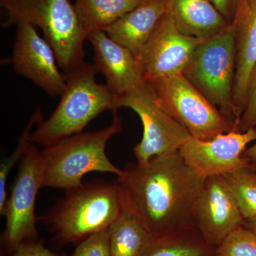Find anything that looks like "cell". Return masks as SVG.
Returning <instances> with one entry per match:
<instances>
[{
  "label": "cell",
  "instance_id": "1",
  "mask_svg": "<svg viewBox=\"0 0 256 256\" xmlns=\"http://www.w3.org/2000/svg\"><path fill=\"white\" fill-rule=\"evenodd\" d=\"M205 180L176 150L144 164L130 163L116 183L122 208L156 236L193 224L192 210Z\"/></svg>",
  "mask_w": 256,
  "mask_h": 256
},
{
  "label": "cell",
  "instance_id": "2",
  "mask_svg": "<svg viewBox=\"0 0 256 256\" xmlns=\"http://www.w3.org/2000/svg\"><path fill=\"white\" fill-rule=\"evenodd\" d=\"M97 70L92 64L84 62L65 74L66 86L56 108L48 119L37 124L30 140L46 148L64 138L82 132L97 116L118 110V96L107 86L96 80Z\"/></svg>",
  "mask_w": 256,
  "mask_h": 256
},
{
  "label": "cell",
  "instance_id": "3",
  "mask_svg": "<svg viewBox=\"0 0 256 256\" xmlns=\"http://www.w3.org/2000/svg\"><path fill=\"white\" fill-rule=\"evenodd\" d=\"M114 114L112 124L97 131L80 132L44 148L42 188L72 190L82 185V178L92 172L120 176L122 170L111 162L106 144L122 130V122Z\"/></svg>",
  "mask_w": 256,
  "mask_h": 256
},
{
  "label": "cell",
  "instance_id": "4",
  "mask_svg": "<svg viewBox=\"0 0 256 256\" xmlns=\"http://www.w3.org/2000/svg\"><path fill=\"white\" fill-rule=\"evenodd\" d=\"M122 210L117 183L94 181L66 191L42 220L60 242H79L108 228Z\"/></svg>",
  "mask_w": 256,
  "mask_h": 256
},
{
  "label": "cell",
  "instance_id": "5",
  "mask_svg": "<svg viewBox=\"0 0 256 256\" xmlns=\"http://www.w3.org/2000/svg\"><path fill=\"white\" fill-rule=\"evenodd\" d=\"M0 6L8 14L3 28L24 22L42 30L64 74L85 62L87 36L69 0H0Z\"/></svg>",
  "mask_w": 256,
  "mask_h": 256
},
{
  "label": "cell",
  "instance_id": "6",
  "mask_svg": "<svg viewBox=\"0 0 256 256\" xmlns=\"http://www.w3.org/2000/svg\"><path fill=\"white\" fill-rule=\"evenodd\" d=\"M236 69L235 28L230 24L197 46L183 75L235 126L240 116L234 104Z\"/></svg>",
  "mask_w": 256,
  "mask_h": 256
},
{
  "label": "cell",
  "instance_id": "7",
  "mask_svg": "<svg viewBox=\"0 0 256 256\" xmlns=\"http://www.w3.org/2000/svg\"><path fill=\"white\" fill-rule=\"evenodd\" d=\"M118 107L132 109L142 122V138L133 149L138 163L178 150L192 138L160 104L150 82H142L118 97Z\"/></svg>",
  "mask_w": 256,
  "mask_h": 256
},
{
  "label": "cell",
  "instance_id": "8",
  "mask_svg": "<svg viewBox=\"0 0 256 256\" xmlns=\"http://www.w3.org/2000/svg\"><path fill=\"white\" fill-rule=\"evenodd\" d=\"M42 182V152L31 142L20 161L2 214L6 226L0 242L2 256L12 252L22 242L38 238L35 204Z\"/></svg>",
  "mask_w": 256,
  "mask_h": 256
},
{
  "label": "cell",
  "instance_id": "9",
  "mask_svg": "<svg viewBox=\"0 0 256 256\" xmlns=\"http://www.w3.org/2000/svg\"><path fill=\"white\" fill-rule=\"evenodd\" d=\"M150 82L163 108L192 138L208 140L235 130L233 122L183 74Z\"/></svg>",
  "mask_w": 256,
  "mask_h": 256
},
{
  "label": "cell",
  "instance_id": "10",
  "mask_svg": "<svg viewBox=\"0 0 256 256\" xmlns=\"http://www.w3.org/2000/svg\"><path fill=\"white\" fill-rule=\"evenodd\" d=\"M202 42L178 32L165 13L137 57L144 82L183 74Z\"/></svg>",
  "mask_w": 256,
  "mask_h": 256
},
{
  "label": "cell",
  "instance_id": "11",
  "mask_svg": "<svg viewBox=\"0 0 256 256\" xmlns=\"http://www.w3.org/2000/svg\"><path fill=\"white\" fill-rule=\"evenodd\" d=\"M192 220L205 242L215 248L244 225L238 202L224 175L206 178L194 205Z\"/></svg>",
  "mask_w": 256,
  "mask_h": 256
},
{
  "label": "cell",
  "instance_id": "12",
  "mask_svg": "<svg viewBox=\"0 0 256 256\" xmlns=\"http://www.w3.org/2000/svg\"><path fill=\"white\" fill-rule=\"evenodd\" d=\"M255 141L256 129L252 128L222 133L208 140L192 137L178 150L190 168L207 178L248 168L250 163L242 154Z\"/></svg>",
  "mask_w": 256,
  "mask_h": 256
},
{
  "label": "cell",
  "instance_id": "13",
  "mask_svg": "<svg viewBox=\"0 0 256 256\" xmlns=\"http://www.w3.org/2000/svg\"><path fill=\"white\" fill-rule=\"evenodd\" d=\"M10 63L15 73L33 82L50 96H60L66 86L53 48L36 28L28 23L16 25Z\"/></svg>",
  "mask_w": 256,
  "mask_h": 256
},
{
  "label": "cell",
  "instance_id": "14",
  "mask_svg": "<svg viewBox=\"0 0 256 256\" xmlns=\"http://www.w3.org/2000/svg\"><path fill=\"white\" fill-rule=\"evenodd\" d=\"M94 50V65L106 78L109 90L120 97L144 82L137 57L108 36L105 31L89 34Z\"/></svg>",
  "mask_w": 256,
  "mask_h": 256
},
{
  "label": "cell",
  "instance_id": "15",
  "mask_svg": "<svg viewBox=\"0 0 256 256\" xmlns=\"http://www.w3.org/2000/svg\"><path fill=\"white\" fill-rule=\"evenodd\" d=\"M232 24L236 46L233 100L240 118L250 76L256 66V0H239Z\"/></svg>",
  "mask_w": 256,
  "mask_h": 256
},
{
  "label": "cell",
  "instance_id": "16",
  "mask_svg": "<svg viewBox=\"0 0 256 256\" xmlns=\"http://www.w3.org/2000/svg\"><path fill=\"white\" fill-rule=\"evenodd\" d=\"M165 13L164 0H146L105 32L114 41L138 57Z\"/></svg>",
  "mask_w": 256,
  "mask_h": 256
},
{
  "label": "cell",
  "instance_id": "17",
  "mask_svg": "<svg viewBox=\"0 0 256 256\" xmlns=\"http://www.w3.org/2000/svg\"><path fill=\"white\" fill-rule=\"evenodd\" d=\"M166 13L183 34L200 41L218 34L230 24L210 0H164Z\"/></svg>",
  "mask_w": 256,
  "mask_h": 256
},
{
  "label": "cell",
  "instance_id": "18",
  "mask_svg": "<svg viewBox=\"0 0 256 256\" xmlns=\"http://www.w3.org/2000/svg\"><path fill=\"white\" fill-rule=\"evenodd\" d=\"M143 256H216L194 224L154 236Z\"/></svg>",
  "mask_w": 256,
  "mask_h": 256
},
{
  "label": "cell",
  "instance_id": "19",
  "mask_svg": "<svg viewBox=\"0 0 256 256\" xmlns=\"http://www.w3.org/2000/svg\"><path fill=\"white\" fill-rule=\"evenodd\" d=\"M109 235L110 256H143L154 236L124 208L109 227Z\"/></svg>",
  "mask_w": 256,
  "mask_h": 256
},
{
  "label": "cell",
  "instance_id": "20",
  "mask_svg": "<svg viewBox=\"0 0 256 256\" xmlns=\"http://www.w3.org/2000/svg\"><path fill=\"white\" fill-rule=\"evenodd\" d=\"M146 0H76L79 21L88 36L95 31H105L128 12Z\"/></svg>",
  "mask_w": 256,
  "mask_h": 256
},
{
  "label": "cell",
  "instance_id": "21",
  "mask_svg": "<svg viewBox=\"0 0 256 256\" xmlns=\"http://www.w3.org/2000/svg\"><path fill=\"white\" fill-rule=\"evenodd\" d=\"M224 176L238 202L244 220L256 218V172L248 166Z\"/></svg>",
  "mask_w": 256,
  "mask_h": 256
},
{
  "label": "cell",
  "instance_id": "22",
  "mask_svg": "<svg viewBox=\"0 0 256 256\" xmlns=\"http://www.w3.org/2000/svg\"><path fill=\"white\" fill-rule=\"evenodd\" d=\"M42 120H43V117H42L41 111L36 110V112L32 116L28 126L18 138V144L16 149L11 156L2 161L0 166V214L2 216L4 213L5 205L8 200L6 182H8V176L14 165L18 161H21L22 158L28 150V146L31 143L30 134L32 132V128L35 124H40Z\"/></svg>",
  "mask_w": 256,
  "mask_h": 256
},
{
  "label": "cell",
  "instance_id": "23",
  "mask_svg": "<svg viewBox=\"0 0 256 256\" xmlns=\"http://www.w3.org/2000/svg\"><path fill=\"white\" fill-rule=\"evenodd\" d=\"M216 256H256V235L242 225L216 247Z\"/></svg>",
  "mask_w": 256,
  "mask_h": 256
},
{
  "label": "cell",
  "instance_id": "24",
  "mask_svg": "<svg viewBox=\"0 0 256 256\" xmlns=\"http://www.w3.org/2000/svg\"><path fill=\"white\" fill-rule=\"evenodd\" d=\"M69 256H110L109 228L87 237Z\"/></svg>",
  "mask_w": 256,
  "mask_h": 256
},
{
  "label": "cell",
  "instance_id": "25",
  "mask_svg": "<svg viewBox=\"0 0 256 256\" xmlns=\"http://www.w3.org/2000/svg\"><path fill=\"white\" fill-rule=\"evenodd\" d=\"M256 126V66L252 70L248 88L246 102L236 130L246 132Z\"/></svg>",
  "mask_w": 256,
  "mask_h": 256
},
{
  "label": "cell",
  "instance_id": "26",
  "mask_svg": "<svg viewBox=\"0 0 256 256\" xmlns=\"http://www.w3.org/2000/svg\"><path fill=\"white\" fill-rule=\"evenodd\" d=\"M5 256H64L45 246L43 240L34 239L22 242L12 252Z\"/></svg>",
  "mask_w": 256,
  "mask_h": 256
},
{
  "label": "cell",
  "instance_id": "27",
  "mask_svg": "<svg viewBox=\"0 0 256 256\" xmlns=\"http://www.w3.org/2000/svg\"><path fill=\"white\" fill-rule=\"evenodd\" d=\"M224 18L232 24L235 16L239 0H210Z\"/></svg>",
  "mask_w": 256,
  "mask_h": 256
},
{
  "label": "cell",
  "instance_id": "28",
  "mask_svg": "<svg viewBox=\"0 0 256 256\" xmlns=\"http://www.w3.org/2000/svg\"><path fill=\"white\" fill-rule=\"evenodd\" d=\"M242 156L250 164H256V141L254 142L252 146L247 148L246 150L242 154Z\"/></svg>",
  "mask_w": 256,
  "mask_h": 256
},
{
  "label": "cell",
  "instance_id": "29",
  "mask_svg": "<svg viewBox=\"0 0 256 256\" xmlns=\"http://www.w3.org/2000/svg\"><path fill=\"white\" fill-rule=\"evenodd\" d=\"M244 225L248 228L250 229L256 235V218H248L245 220Z\"/></svg>",
  "mask_w": 256,
  "mask_h": 256
},
{
  "label": "cell",
  "instance_id": "30",
  "mask_svg": "<svg viewBox=\"0 0 256 256\" xmlns=\"http://www.w3.org/2000/svg\"><path fill=\"white\" fill-rule=\"evenodd\" d=\"M248 166L250 169L254 170V171L256 172V164H250Z\"/></svg>",
  "mask_w": 256,
  "mask_h": 256
}]
</instances>
